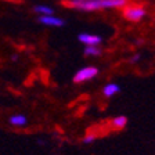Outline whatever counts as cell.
I'll list each match as a JSON object with an SVG mask.
<instances>
[{
  "mask_svg": "<svg viewBox=\"0 0 155 155\" xmlns=\"http://www.w3.org/2000/svg\"><path fill=\"white\" fill-rule=\"evenodd\" d=\"M83 54L86 57H100L103 54V50L100 46H84Z\"/></svg>",
  "mask_w": 155,
  "mask_h": 155,
  "instance_id": "obj_9",
  "label": "cell"
},
{
  "mask_svg": "<svg viewBox=\"0 0 155 155\" xmlns=\"http://www.w3.org/2000/svg\"><path fill=\"white\" fill-rule=\"evenodd\" d=\"M8 123L14 127H25L28 125V119L26 116L22 114H15V115H11L8 119Z\"/></svg>",
  "mask_w": 155,
  "mask_h": 155,
  "instance_id": "obj_7",
  "label": "cell"
},
{
  "mask_svg": "<svg viewBox=\"0 0 155 155\" xmlns=\"http://www.w3.org/2000/svg\"><path fill=\"white\" fill-rule=\"evenodd\" d=\"M39 22L46 26H53V28H60L65 25V21L60 17H55L54 14L50 15H39Z\"/></svg>",
  "mask_w": 155,
  "mask_h": 155,
  "instance_id": "obj_5",
  "label": "cell"
},
{
  "mask_svg": "<svg viewBox=\"0 0 155 155\" xmlns=\"http://www.w3.org/2000/svg\"><path fill=\"white\" fill-rule=\"evenodd\" d=\"M96 140H97V136L94 134V133H89V134H86L83 139H82V143H83V144H93Z\"/></svg>",
  "mask_w": 155,
  "mask_h": 155,
  "instance_id": "obj_11",
  "label": "cell"
},
{
  "mask_svg": "<svg viewBox=\"0 0 155 155\" xmlns=\"http://www.w3.org/2000/svg\"><path fill=\"white\" fill-rule=\"evenodd\" d=\"M98 68L94 67V65H86V67L81 68L76 74L74 75V83H84V82L93 81L94 78H97L98 75Z\"/></svg>",
  "mask_w": 155,
  "mask_h": 155,
  "instance_id": "obj_3",
  "label": "cell"
},
{
  "mask_svg": "<svg viewBox=\"0 0 155 155\" xmlns=\"http://www.w3.org/2000/svg\"><path fill=\"white\" fill-rule=\"evenodd\" d=\"M78 40L84 46H100L103 43V38L96 33H89V32H83L78 36Z\"/></svg>",
  "mask_w": 155,
  "mask_h": 155,
  "instance_id": "obj_4",
  "label": "cell"
},
{
  "mask_svg": "<svg viewBox=\"0 0 155 155\" xmlns=\"http://www.w3.org/2000/svg\"><path fill=\"white\" fill-rule=\"evenodd\" d=\"M103 96L107 97V98H112L114 96L120 93V86L115 82H111V83H107L105 86L103 87Z\"/></svg>",
  "mask_w": 155,
  "mask_h": 155,
  "instance_id": "obj_6",
  "label": "cell"
},
{
  "mask_svg": "<svg viewBox=\"0 0 155 155\" xmlns=\"http://www.w3.org/2000/svg\"><path fill=\"white\" fill-rule=\"evenodd\" d=\"M122 15L123 18L130 21V22H140L147 15V10L140 4H126L123 7Z\"/></svg>",
  "mask_w": 155,
  "mask_h": 155,
  "instance_id": "obj_2",
  "label": "cell"
},
{
  "mask_svg": "<svg viewBox=\"0 0 155 155\" xmlns=\"http://www.w3.org/2000/svg\"><path fill=\"white\" fill-rule=\"evenodd\" d=\"M140 57H141L140 54H134V55H132V58L129 60L130 64H136V62H139V61H140Z\"/></svg>",
  "mask_w": 155,
  "mask_h": 155,
  "instance_id": "obj_12",
  "label": "cell"
},
{
  "mask_svg": "<svg viewBox=\"0 0 155 155\" xmlns=\"http://www.w3.org/2000/svg\"><path fill=\"white\" fill-rule=\"evenodd\" d=\"M35 13L39 15H50V14H54V8L47 4H38V6L33 7Z\"/></svg>",
  "mask_w": 155,
  "mask_h": 155,
  "instance_id": "obj_10",
  "label": "cell"
},
{
  "mask_svg": "<svg viewBox=\"0 0 155 155\" xmlns=\"http://www.w3.org/2000/svg\"><path fill=\"white\" fill-rule=\"evenodd\" d=\"M126 125H127V118H126L125 115H118V116H115V118H112V120H111V126L116 130L125 129Z\"/></svg>",
  "mask_w": 155,
  "mask_h": 155,
  "instance_id": "obj_8",
  "label": "cell"
},
{
  "mask_svg": "<svg viewBox=\"0 0 155 155\" xmlns=\"http://www.w3.org/2000/svg\"><path fill=\"white\" fill-rule=\"evenodd\" d=\"M64 4L79 11H98V10H118L127 4V0H65Z\"/></svg>",
  "mask_w": 155,
  "mask_h": 155,
  "instance_id": "obj_1",
  "label": "cell"
}]
</instances>
